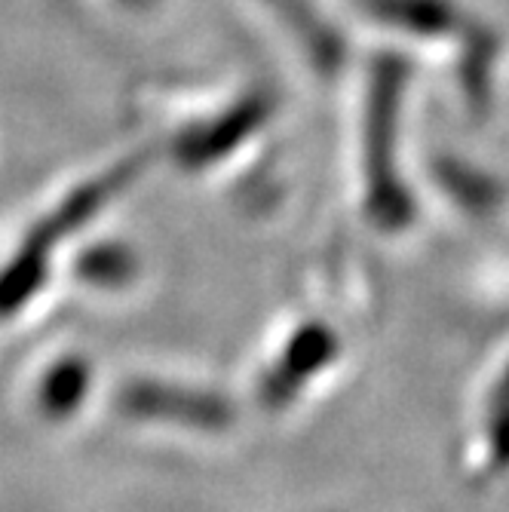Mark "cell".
<instances>
[{
  "label": "cell",
  "mask_w": 509,
  "mask_h": 512,
  "mask_svg": "<svg viewBox=\"0 0 509 512\" xmlns=\"http://www.w3.org/2000/svg\"><path fill=\"white\" fill-rule=\"evenodd\" d=\"M120 4H126V7H135V0H120Z\"/></svg>",
  "instance_id": "6da1fadb"
}]
</instances>
